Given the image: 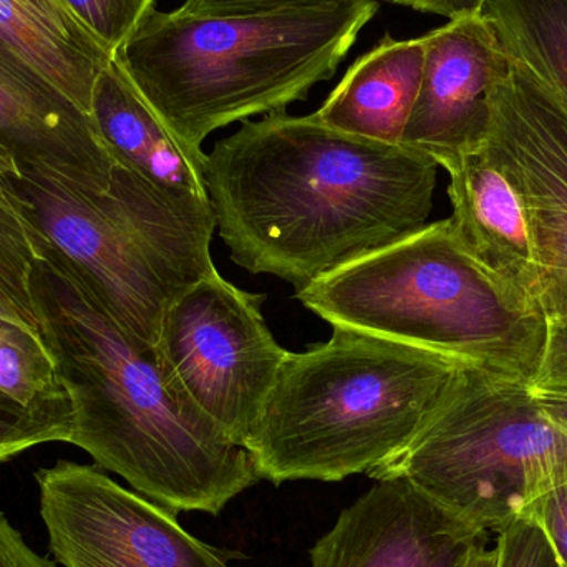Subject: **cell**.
<instances>
[{
    "instance_id": "8fae6325",
    "label": "cell",
    "mask_w": 567,
    "mask_h": 567,
    "mask_svg": "<svg viewBox=\"0 0 567 567\" xmlns=\"http://www.w3.org/2000/svg\"><path fill=\"white\" fill-rule=\"evenodd\" d=\"M375 485L310 549V567H466L488 532L405 478Z\"/></svg>"
},
{
    "instance_id": "603a6c76",
    "label": "cell",
    "mask_w": 567,
    "mask_h": 567,
    "mask_svg": "<svg viewBox=\"0 0 567 567\" xmlns=\"http://www.w3.org/2000/svg\"><path fill=\"white\" fill-rule=\"evenodd\" d=\"M496 535V567H563L551 539L533 516H522Z\"/></svg>"
},
{
    "instance_id": "9a60e30c",
    "label": "cell",
    "mask_w": 567,
    "mask_h": 567,
    "mask_svg": "<svg viewBox=\"0 0 567 567\" xmlns=\"http://www.w3.org/2000/svg\"><path fill=\"white\" fill-rule=\"evenodd\" d=\"M90 116L115 163L166 192L209 202L205 166L166 128L115 56L96 80Z\"/></svg>"
},
{
    "instance_id": "5bb4252c",
    "label": "cell",
    "mask_w": 567,
    "mask_h": 567,
    "mask_svg": "<svg viewBox=\"0 0 567 567\" xmlns=\"http://www.w3.org/2000/svg\"><path fill=\"white\" fill-rule=\"evenodd\" d=\"M446 173L450 219L460 241L480 265L539 309L532 226L512 176L485 146Z\"/></svg>"
},
{
    "instance_id": "52a82bcc",
    "label": "cell",
    "mask_w": 567,
    "mask_h": 567,
    "mask_svg": "<svg viewBox=\"0 0 567 567\" xmlns=\"http://www.w3.org/2000/svg\"><path fill=\"white\" fill-rule=\"evenodd\" d=\"M370 478H405L485 532L499 533L567 482V432L525 380L466 363L415 439Z\"/></svg>"
},
{
    "instance_id": "4fadbf2b",
    "label": "cell",
    "mask_w": 567,
    "mask_h": 567,
    "mask_svg": "<svg viewBox=\"0 0 567 567\" xmlns=\"http://www.w3.org/2000/svg\"><path fill=\"white\" fill-rule=\"evenodd\" d=\"M113 168L90 113L0 43V169L105 192Z\"/></svg>"
},
{
    "instance_id": "ffe728a7",
    "label": "cell",
    "mask_w": 567,
    "mask_h": 567,
    "mask_svg": "<svg viewBox=\"0 0 567 567\" xmlns=\"http://www.w3.org/2000/svg\"><path fill=\"white\" fill-rule=\"evenodd\" d=\"M0 392L27 406L69 396L42 337L3 317H0Z\"/></svg>"
},
{
    "instance_id": "7c38bea8",
    "label": "cell",
    "mask_w": 567,
    "mask_h": 567,
    "mask_svg": "<svg viewBox=\"0 0 567 567\" xmlns=\"http://www.w3.org/2000/svg\"><path fill=\"white\" fill-rule=\"evenodd\" d=\"M425 37L422 85L400 145L450 172L492 128V90L508 59L485 16L449 20Z\"/></svg>"
},
{
    "instance_id": "6da1fadb",
    "label": "cell",
    "mask_w": 567,
    "mask_h": 567,
    "mask_svg": "<svg viewBox=\"0 0 567 567\" xmlns=\"http://www.w3.org/2000/svg\"><path fill=\"white\" fill-rule=\"evenodd\" d=\"M436 172L405 146L278 112L219 140L205 183L233 262L300 289L429 225Z\"/></svg>"
},
{
    "instance_id": "44dd1931",
    "label": "cell",
    "mask_w": 567,
    "mask_h": 567,
    "mask_svg": "<svg viewBox=\"0 0 567 567\" xmlns=\"http://www.w3.org/2000/svg\"><path fill=\"white\" fill-rule=\"evenodd\" d=\"M72 429L69 396L27 406L0 392V463L43 443H69Z\"/></svg>"
},
{
    "instance_id": "2e32d148",
    "label": "cell",
    "mask_w": 567,
    "mask_h": 567,
    "mask_svg": "<svg viewBox=\"0 0 567 567\" xmlns=\"http://www.w3.org/2000/svg\"><path fill=\"white\" fill-rule=\"evenodd\" d=\"M425 52V37H383L350 65L316 115L339 132L400 145L422 85Z\"/></svg>"
},
{
    "instance_id": "ba28073f",
    "label": "cell",
    "mask_w": 567,
    "mask_h": 567,
    "mask_svg": "<svg viewBox=\"0 0 567 567\" xmlns=\"http://www.w3.org/2000/svg\"><path fill=\"white\" fill-rule=\"evenodd\" d=\"M265 300L215 271L168 307L156 343L172 385L239 446L258 425L289 353L266 323Z\"/></svg>"
},
{
    "instance_id": "cb8c5ba5",
    "label": "cell",
    "mask_w": 567,
    "mask_h": 567,
    "mask_svg": "<svg viewBox=\"0 0 567 567\" xmlns=\"http://www.w3.org/2000/svg\"><path fill=\"white\" fill-rule=\"evenodd\" d=\"M532 389L535 392H567V316L546 320L545 347Z\"/></svg>"
},
{
    "instance_id": "d4e9b609",
    "label": "cell",
    "mask_w": 567,
    "mask_h": 567,
    "mask_svg": "<svg viewBox=\"0 0 567 567\" xmlns=\"http://www.w3.org/2000/svg\"><path fill=\"white\" fill-rule=\"evenodd\" d=\"M330 2L340 0H185L176 12L199 17L256 16Z\"/></svg>"
},
{
    "instance_id": "7402d4cb",
    "label": "cell",
    "mask_w": 567,
    "mask_h": 567,
    "mask_svg": "<svg viewBox=\"0 0 567 567\" xmlns=\"http://www.w3.org/2000/svg\"><path fill=\"white\" fill-rule=\"evenodd\" d=\"M66 3L113 55L155 9V0H66Z\"/></svg>"
},
{
    "instance_id": "3957f363",
    "label": "cell",
    "mask_w": 567,
    "mask_h": 567,
    "mask_svg": "<svg viewBox=\"0 0 567 567\" xmlns=\"http://www.w3.org/2000/svg\"><path fill=\"white\" fill-rule=\"evenodd\" d=\"M377 0H340L256 16L153 9L115 52L140 95L205 166L216 130L286 112L336 75Z\"/></svg>"
},
{
    "instance_id": "8992f818",
    "label": "cell",
    "mask_w": 567,
    "mask_h": 567,
    "mask_svg": "<svg viewBox=\"0 0 567 567\" xmlns=\"http://www.w3.org/2000/svg\"><path fill=\"white\" fill-rule=\"evenodd\" d=\"M33 239L133 336L156 347L168 307L218 271L212 203L115 163L105 192L37 169L7 173Z\"/></svg>"
},
{
    "instance_id": "30bf717a",
    "label": "cell",
    "mask_w": 567,
    "mask_h": 567,
    "mask_svg": "<svg viewBox=\"0 0 567 567\" xmlns=\"http://www.w3.org/2000/svg\"><path fill=\"white\" fill-rule=\"evenodd\" d=\"M485 148L512 176L525 203L535 243L539 309L546 320L565 317L567 110L509 59L493 85Z\"/></svg>"
},
{
    "instance_id": "d6986e66",
    "label": "cell",
    "mask_w": 567,
    "mask_h": 567,
    "mask_svg": "<svg viewBox=\"0 0 567 567\" xmlns=\"http://www.w3.org/2000/svg\"><path fill=\"white\" fill-rule=\"evenodd\" d=\"M37 258L32 228L6 172L0 169V317L40 336L30 296V271Z\"/></svg>"
},
{
    "instance_id": "7a4b0ae2",
    "label": "cell",
    "mask_w": 567,
    "mask_h": 567,
    "mask_svg": "<svg viewBox=\"0 0 567 567\" xmlns=\"http://www.w3.org/2000/svg\"><path fill=\"white\" fill-rule=\"evenodd\" d=\"M33 243L30 296L72 402L69 443L169 512L218 516L261 480L248 450L172 385L155 346L120 326Z\"/></svg>"
},
{
    "instance_id": "484cf974",
    "label": "cell",
    "mask_w": 567,
    "mask_h": 567,
    "mask_svg": "<svg viewBox=\"0 0 567 567\" xmlns=\"http://www.w3.org/2000/svg\"><path fill=\"white\" fill-rule=\"evenodd\" d=\"M551 539L563 567H567V482L539 496L528 512Z\"/></svg>"
},
{
    "instance_id": "9c48e42d",
    "label": "cell",
    "mask_w": 567,
    "mask_h": 567,
    "mask_svg": "<svg viewBox=\"0 0 567 567\" xmlns=\"http://www.w3.org/2000/svg\"><path fill=\"white\" fill-rule=\"evenodd\" d=\"M55 563L65 567H231L241 558L189 535L176 513L99 466L60 460L35 473Z\"/></svg>"
},
{
    "instance_id": "ac0fdd59",
    "label": "cell",
    "mask_w": 567,
    "mask_h": 567,
    "mask_svg": "<svg viewBox=\"0 0 567 567\" xmlns=\"http://www.w3.org/2000/svg\"><path fill=\"white\" fill-rule=\"evenodd\" d=\"M499 47L567 110V0H488Z\"/></svg>"
},
{
    "instance_id": "277c9868",
    "label": "cell",
    "mask_w": 567,
    "mask_h": 567,
    "mask_svg": "<svg viewBox=\"0 0 567 567\" xmlns=\"http://www.w3.org/2000/svg\"><path fill=\"white\" fill-rule=\"evenodd\" d=\"M468 362L333 327L289 352L245 449L259 478L343 482L399 456Z\"/></svg>"
},
{
    "instance_id": "f1b7e54d",
    "label": "cell",
    "mask_w": 567,
    "mask_h": 567,
    "mask_svg": "<svg viewBox=\"0 0 567 567\" xmlns=\"http://www.w3.org/2000/svg\"><path fill=\"white\" fill-rule=\"evenodd\" d=\"M466 567H496L495 549L482 548L472 556Z\"/></svg>"
},
{
    "instance_id": "5b68a950",
    "label": "cell",
    "mask_w": 567,
    "mask_h": 567,
    "mask_svg": "<svg viewBox=\"0 0 567 567\" xmlns=\"http://www.w3.org/2000/svg\"><path fill=\"white\" fill-rule=\"evenodd\" d=\"M340 329L456 357L532 385L546 317L480 265L452 219L353 259L296 290Z\"/></svg>"
},
{
    "instance_id": "83f0119b",
    "label": "cell",
    "mask_w": 567,
    "mask_h": 567,
    "mask_svg": "<svg viewBox=\"0 0 567 567\" xmlns=\"http://www.w3.org/2000/svg\"><path fill=\"white\" fill-rule=\"evenodd\" d=\"M533 390V389H532ZM539 409L559 429L567 432V392H535Z\"/></svg>"
},
{
    "instance_id": "4316f807",
    "label": "cell",
    "mask_w": 567,
    "mask_h": 567,
    "mask_svg": "<svg viewBox=\"0 0 567 567\" xmlns=\"http://www.w3.org/2000/svg\"><path fill=\"white\" fill-rule=\"evenodd\" d=\"M0 567H56V563L37 555L0 512Z\"/></svg>"
},
{
    "instance_id": "e0dca14e",
    "label": "cell",
    "mask_w": 567,
    "mask_h": 567,
    "mask_svg": "<svg viewBox=\"0 0 567 567\" xmlns=\"http://www.w3.org/2000/svg\"><path fill=\"white\" fill-rule=\"evenodd\" d=\"M0 43L86 113L100 73L115 56L66 0H0Z\"/></svg>"
}]
</instances>
